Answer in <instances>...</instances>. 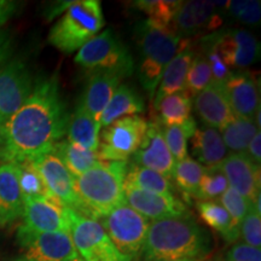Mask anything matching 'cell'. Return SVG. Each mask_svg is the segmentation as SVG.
I'll use <instances>...</instances> for the list:
<instances>
[{
	"label": "cell",
	"instance_id": "cell-1",
	"mask_svg": "<svg viewBox=\"0 0 261 261\" xmlns=\"http://www.w3.org/2000/svg\"><path fill=\"white\" fill-rule=\"evenodd\" d=\"M69 120L58 75L39 80L23 106L4 125L3 161H32L52 151L67 133Z\"/></svg>",
	"mask_w": 261,
	"mask_h": 261
},
{
	"label": "cell",
	"instance_id": "cell-2",
	"mask_svg": "<svg viewBox=\"0 0 261 261\" xmlns=\"http://www.w3.org/2000/svg\"><path fill=\"white\" fill-rule=\"evenodd\" d=\"M211 250L208 231L188 213L151 221L142 254L145 261L203 260Z\"/></svg>",
	"mask_w": 261,
	"mask_h": 261
},
{
	"label": "cell",
	"instance_id": "cell-3",
	"mask_svg": "<svg viewBox=\"0 0 261 261\" xmlns=\"http://www.w3.org/2000/svg\"><path fill=\"white\" fill-rule=\"evenodd\" d=\"M126 171L127 162L99 161L75 178L79 214L97 220L117 205L126 203L123 190Z\"/></svg>",
	"mask_w": 261,
	"mask_h": 261
},
{
	"label": "cell",
	"instance_id": "cell-4",
	"mask_svg": "<svg viewBox=\"0 0 261 261\" xmlns=\"http://www.w3.org/2000/svg\"><path fill=\"white\" fill-rule=\"evenodd\" d=\"M133 38L140 57L138 79L152 97L158 90L163 70L180 50L185 39L174 32L160 28L148 18L140 19L135 24Z\"/></svg>",
	"mask_w": 261,
	"mask_h": 261
},
{
	"label": "cell",
	"instance_id": "cell-5",
	"mask_svg": "<svg viewBox=\"0 0 261 261\" xmlns=\"http://www.w3.org/2000/svg\"><path fill=\"white\" fill-rule=\"evenodd\" d=\"M106 24L100 2L79 0L74 2L61 18L52 25L48 42L63 54L79 51L91 39L99 34Z\"/></svg>",
	"mask_w": 261,
	"mask_h": 261
},
{
	"label": "cell",
	"instance_id": "cell-6",
	"mask_svg": "<svg viewBox=\"0 0 261 261\" xmlns=\"http://www.w3.org/2000/svg\"><path fill=\"white\" fill-rule=\"evenodd\" d=\"M80 67L92 71L104 70L125 79L133 74L132 55L112 28H108L85 44L74 57Z\"/></svg>",
	"mask_w": 261,
	"mask_h": 261
},
{
	"label": "cell",
	"instance_id": "cell-7",
	"mask_svg": "<svg viewBox=\"0 0 261 261\" xmlns=\"http://www.w3.org/2000/svg\"><path fill=\"white\" fill-rule=\"evenodd\" d=\"M115 247L126 256L135 259L142 254L150 221L122 203L97 219Z\"/></svg>",
	"mask_w": 261,
	"mask_h": 261
},
{
	"label": "cell",
	"instance_id": "cell-8",
	"mask_svg": "<svg viewBox=\"0 0 261 261\" xmlns=\"http://www.w3.org/2000/svg\"><path fill=\"white\" fill-rule=\"evenodd\" d=\"M148 122L138 115L126 116L104 127L97 154L102 161L127 162L144 138Z\"/></svg>",
	"mask_w": 261,
	"mask_h": 261
},
{
	"label": "cell",
	"instance_id": "cell-9",
	"mask_svg": "<svg viewBox=\"0 0 261 261\" xmlns=\"http://www.w3.org/2000/svg\"><path fill=\"white\" fill-rule=\"evenodd\" d=\"M70 237L84 261H132L112 242L102 225L96 219L74 212Z\"/></svg>",
	"mask_w": 261,
	"mask_h": 261
},
{
	"label": "cell",
	"instance_id": "cell-10",
	"mask_svg": "<svg viewBox=\"0 0 261 261\" xmlns=\"http://www.w3.org/2000/svg\"><path fill=\"white\" fill-rule=\"evenodd\" d=\"M17 242L25 261H73L79 255L68 232H37L21 225Z\"/></svg>",
	"mask_w": 261,
	"mask_h": 261
},
{
	"label": "cell",
	"instance_id": "cell-11",
	"mask_svg": "<svg viewBox=\"0 0 261 261\" xmlns=\"http://www.w3.org/2000/svg\"><path fill=\"white\" fill-rule=\"evenodd\" d=\"M217 50L228 69H244L253 64L260 54V44L250 32L226 28L202 38Z\"/></svg>",
	"mask_w": 261,
	"mask_h": 261
},
{
	"label": "cell",
	"instance_id": "cell-12",
	"mask_svg": "<svg viewBox=\"0 0 261 261\" xmlns=\"http://www.w3.org/2000/svg\"><path fill=\"white\" fill-rule=\"evenodd\" d=\"M33 89L32 73L22 60L14 58L0 68V122L3 125L23 106Z\"/></svg>",
	"mask_w": 261,
	"mask_h": 261
},
{
	"label": "cell",
	"instance_id": "cell-13",
	"mask_svg": "<svg viewBox=\"0 0 261 261\" xmlns=\"http://www.w3.org/2000/svg\"><path fill=\"white\" fill-rule=\"evenodd\" d=\"M74 211L55 198L54 196L24 200L23 225L37 232L70 233Z\"/></svg>",
	"mask_w": 261,
	"mask_h": 261
},
{
	"label": "cell",
	"instance_id": "cell-14",
	"mask_svg": "<svg viewBox=\"0 0 261 261\" xmlns=\"http://www.w3.org/2000/svg\"><path fill=\"white\" fill-rule=\"evenodd\" d=\"M50 194L62 203L79 213L80 204L75 192V178L54 151L32 160Z\"/></svg>",
	"mask_w": 261,
	"mask_h": 261
},
{
	"label": "cell",
	"instance_id": "cell-15",
	"mask_svg": "<svg viewBox=\"0 0 261 261\" xmlns=\"http://www.w3.org/2000/svg\"><path fill=\"white\" fill-rule=\"evenodd\" d=\"M132 163L158 172L171 180L175 161L166 145L161 125L156 120L148 122L144 138L133 155Z\"/></svg>",
	"mask_w": 261,
	"mask_h": 261
},
{
	"label": "cell",
	"instance_id": "cell-16",
	"mask_svg": "<svg viewBox=\"0 0 261 261\" xmlns=\"http://www.w3.org/2000/svg\"><path fill=\"white\" fill-rule=\"evenodd\" d=\"M227 179L228 188L252 204L260 197V166L248 158L246 152H231L219 166Z\"/></svg>",
	"mask_w": 261,
	"mask_h": 261
},
{
	"label": "cell",
	"instance_id": "cell-17",
	"mask_svg": "<svg viewBox=\"0 0 261 261\" xmlns=\"http://www.w3.org/2000/svg\"><path fill=\"white\" fill-rule=\"evenodd\" d=\"M223 23L219 9L211 0H192L182 2L173 22L175 34L195 35L200 32L218 29Z\"/></svg>",
	"mask_w": 261,
	"mask_h": 261
},
{
	"label": "cell",
	"instance_id": "cell-18",
	"mask_svg": "<svg viewBox=\"0 0 261 261\" xmlns=\"http://www.w3.org/2000/svg\"><path fill=\"white\" fill-rule=\"evenodd\" d=\"M126 203L149 220L188 214L189 211L174 195H160L123 185Z\"/></svg>",
	"mask_w": 261,
	"mask_h": 261
},
{
	"label": "cell",
	"instance_id": "cell-19",
	"mask_svg": "<svg viewBox=\"0 0 261 261\" xmlns=\"http://www.w3.org/2000/svg\"><path fill=\"white\" fill-rule=\"evenodd\" d=\"M221 87L234 116L254 120V115L260 108L255 80L249 74L232 73Z\"/></svg>",
	"mask_w": 261,
	"mask_h": 261
},
{
	"label": "cell",
	"instance_id": "cell-20",
	"mask_svg": "<svg viewBox=\"0 0 261 261\" xmlns=\"http://www.w3.org/2000/svg\"><path fill=\"white\" fill-rule=\"evenodd\" d=\"M195 112L207 127L220 132L234 119L223 87L210 85L201 91L194 100Z\"/></svg>",
	"mask_w": 261,
	"mask_h": 261
},
{
	"label": "cell",
	"instance_id": "cell-21",
	"mask_svg": "<svg viewBox=\"0 0 261 261\" xmlns=\"http://www.w3.org/2000/svg\"><path fill=\"white\" fill-rule=\"evenodd\" d=\"M121 80L122 77L120 75L104 70L92 71L90 75L79 103L93 116L96 121L99 122L103 110L120 86Z\"/></svg>",
	"mask_w": 261,
	"mask_h": 261
},
{
	"label": "cell",
	"instance_id": "cell-22",
	"mask_svg": "<svg viewBox=\"0 0 261 261\" xmlns=\"http://www.w3.org/2000/svg\"><path fill=\"white\" fill-rule=\"evenodd\" d=\"M24 197L18 184L17 172L12 162L0 165V225L11 224L22 218Z\"/></svg>",
	"mask_w": 261,
	"mask_h": 261
},
{
	"label": "cell",
	"instance_id": "cell-23",
	"mask_svg": "<svg viewBox=\"0 0 261 261\" xmlns=\"http://www.w3.org/2000/svg\"><path fill=\"white\" fill-rule=\"evenodd\" d=\"M194 57L195 50L192 48L190 41L185 39L180 50L163 70L162 77L160 80L158 90H156L154 106H156L162 98L167 97L169 94L184 91L185 79H187V74Z\"/></svg>",
	"mask_w": 261,
	"mask_h": 261
},
{
	"label": "cell",
	"instance_id": "cell-24",
	"mask_svg": "<svg viewBox=\"0 0 261 261\" xmlns=\"http://www.w3.org/2000/svg\"><path fill=\"white\" fill-rule=\"evenodd\" d=\"M227 148L218 129L203 126L195 130L191 137V152L196 161L205 168L219 167L226 159Z\"/></svg>",
	"mask_w": 261,
	"mask_h": 261
},
{
	"label": "cell",
	"instance_id": "cell-25",
	"mask_svg": "<svg viewBox=\"0 0 261 261\" xmlns=\"http://www.w3.org/2000/svg\"><path fill=\"white\" fill-rule=\"evenodd\" d=\"M144 109L145 104L139 93L129 85L121 84L100 115V127L104 128L121 117L137 115L144 112Z\"/></svg>",
	"mask_w": 261,
	"mask_h": 261
},
{
	"label": "cell",
	"instance_id": "cell-26",
	"mask_svg": "<svg viewBox=\"0 0 261 261\" xmlns=\"http://www.w3.org/2000/svg\"><path fill=\"white\" fill-rule=\"evenodd\" d=\"M100 128V123L96 121L93 116L79 103L74 114L70 116L67 140L87 150L97 151L99 145Z\"/></svg>",
	"mask_w": 261,
	"mask_h": 261
},
{
	"label": "cell",
	"instance_id": "cell-27",
	"mask_svg": "<svg viewBox=\"0 0 261 261\" xmlns=\"http://www.w3.org/2000/svg\"><path fill=\"white\" fill-rule=\"evenodd\" d=\"M197 211L201 219L211 228L220 233L227 243H234L240 238V227L233 223L227 211L217 201H200Z\"/></svg>",
	"mask_w": 261,
	"mask_h": 261
},
{
	"label": "cell",
	"instance_id": "cell-28",
	"mask_svg": "<svg viewBox=\"0 0 261 261\" xmlns=\"http://www.w3.org/2000/svg\"><path fill=\"white\" fill-rule=\"evenodd\" d=\"M155 109L159 113L156 121L160 125L165 127L182 125L192 117V99L185 91H181L162 98L155 106Z\"/></svg>",
	"mask_w": 261,
	"mask_h": 261
},
{
	"label": "cell",
	"instance_id": "cell-29",
	"mask_svg": "<svg viewBox=\"0 0 261 261\" xmlns=\"http://www.w3.org/2000/svg\"><path fill=\"white\" fill-rule=\"evenodd\" d=\"M52 151L62 160L65 167L74 175V178L80 177L100 161L97 151L85 149L69 140H62L55 146Z\"/></svg>",
	"mask_w": 261,
	"mask_h": 261
},
{
	"label": "cell",
	"instance_id": "cell-30",
	"mask_svg": "<svg viewBox=\"0 0 261 261\" xmlns=\"http://www.w3.org/2000/svg\"><path fill=\"white\" fill-rule=\"evenodd\" d=\"M123 185L160 195H173V185L169 179L151 169L130 163L127 166Z\"/></svg>",
	"mask_w": 261,
	"mask_h": 261
},
{
	"label": "cell",
	"instance_id": "cell-31",
	"mask_svg": "<svg viewBox=\"0 0 261 261\" xmlns=\"http://www.w3.org/2000/svg\"><path fill=\"white\" fill-rule=\"evenodd\" d=\"M260 128L252 119L234 116L228 125L220 130L224 144L232 152H246L253 137L259 132Z\"/></svg>",
	"mask_w": 261,
	"mask_h": 261
},
{
	"label": "cell",
	"instance_id": "cell-32",
	"mask_svg": "<svg viewBox=\"0 0 261 261\" xmlns=\"http://www.w3.org/2000/svg\"><path fill=\"white\" fill-rule=\"evenodd\" d=\"M205 167L191 158L175 162L172 178L185 197H195Z\"/></svg>",
	"mask_w": 261,
	"mask_h": 261
},
{
	"label": "cell",
	"instance_id": "cell-33",
	"mask_svg": "<svg viewBox=\"0 0 261 261\" xmlns=\"http://www.w3.org/2000/svg\"><path fill=\"white\" fill-rule=\"evenodd\" d=\"M181 3L174 0H139L135 3V6L148 15V19L160 28L174 32L173 22Z\"/></svg>",
	"mask_w": 261,
	"mask_h": 261
},
{
	"label": "cell",
	"instance_id": "cell-34",
	"mask_svg": "<svg viewBox=\"0 0 261 261\" xmlns=\"http://www.w3.org/2000/svg\"><path fill=\"white\" fill-rule=\"evenodd\" d=\"M17 172L18 184L21 188L22 194H23L24 200H31V198H41L50 197L52 196L50 191L47 190L46 185L42 180L41 175L39 174L38 169L35 168L34 163L31 160L21 162H12Z\"/></svg>",
	"mask_w": 261,
	"mask_h": 261
},
{
	"label": "cell",
	"instance_id": "cell-35",
	"mask_svg": "<svg viewBox=\"0 0 261 261\" xmlns=\"http://www.w3.org/2000/svg\"><path fill=\"white\" fill-rule=\"evenodd\" d=\"M196 129H197V125L194 117L189 119L182 125L167 126L162 129L166 145L175 162L188 158V140L191 139Z\"/></svg>",
	"mask_w": 261,
	"mask_h": 261
},
{
	"label": "cell",
	"instance_id": "cell-36",
	"mask_svg": "<svg viewBox=\"0 0 261 261\" xmlns=\"http://www.w3.org/2000/svg\"><path fill=\"white\" fill-rule=\"evenodd\" d=\"M211 84L212 73L210 64L202 54L195 55L185 79L184 91L190 97H195Z\"/></svg>",
	"mask_w": 261,
	"mask_h": 261
},
{
	"label": "cell",
	"instance_id": "cell-37",
	"mask_svg": "<svg viewBox=\"0 0 261 261\" xmlns=\"http://www.w3.org/2000/svg\"><path fill=\"white\" fill-rule=\"evenodd\" d=\"M228 189V182L219 167L205 168L195 197L200 201H215Z\"/></svg>",
	"mask_w": 261,
	"mask_h": 261
},
{
	"label": "cell",
	"instance_id": "cell-38",
	"mask_svg": "<svg viewBox=\"0 0 261 261\" xmlns=\"http://www.w3.org/2000/svg\"><path fill=\"white\" fill-rule=\"evenodd\" d=\"M219 203L223 205L227 213L230 214L231 219L233 223L240 227L241 223L244 219V217L253 210L252 202H249L246 198L242 197L232 189L228 188L226 191L219 197Z\"/></svg>",
	"mask_w": 261,
	"mask_h": 261
},
{
	"label": "cell",
	"instance_id": "cell-39",
	"mask_svg": "<svg viewBox=\"0 0 261 261\" xmlns=\"http://www.w3.org/2000/svg\"><path fill=\"white\" fill-rule=\"evenodd\" d=\"M230 15L244 24L255 25L261 18V3L255 0H234L228 2L227 8Z\"/></svg>",
	"mask_w": 261,
	"mask_h": 261
},
{
	"label": "cell",
	"instance_id": "cell-40",
	"mask_svg": "<svg viewBox=\"0 0 261 261\" xmlns=\"http://www.w3.org/2000/svg\"><path fill=\"white\" fill-rule=\"evenodd\" d=\"M201 46L203 50V56L210 64L211 73H212V85H217V86H223L225 81L231 76V70L228 69L227 65L224 63L221 60L217 50L212 46L210 42L204 41L203 39L201 40Z\"/></svg>",
	"mask_w": 261,
	"mask_h": 261
},
{
	"label": "cell",
	"instance_id": "cell-41",
	"mask_svg": "<svg viewBox=\"0 0 261 261\" xmlns=\"http://www.w3.org/2000/svg\"><path fill=\"white\" fill-rule=\"evenodd\" d=\"M240 237L243 242L254 248L261 246V218L255 211L252 210L248 213L240 225Z\"/></svg>",
	"mask_w": 261,
	"mask_h": 261
},
{
	"label": "cell",
	"instance_id": "cell-42",
	"mask_svg": "<svg viewBox=\"0 0 261 261\" xmlns=\"http://www.w3.org/2000/svg\"><path fill=\"white\" fill-rule=\"evenodd\" d=\"M225 261H261V250L244 242L236 243L226 252Z\"/></svg>",
	"mask_w": 261,
	"mask_h": 261
},
{
	"label": "cell",
	"instance_id": "cell-43",
	"mask_svg": "<svg viewBox=\"0 0 261 261\" xmlns=\"http://www.w3.org/2000/svg\"><path fill=\"white\" fill-rule=\"evenodd\" d=\"M22 4L14 0H0V27L15 17L21 10Z\"/></svg>",
	"mask_w": 261,
	"mask_h": 261
},
{
	"label": "cell",
	"instance_id": "cell-44",
	"mask_svg": "<svg viewBox=\"0 0 261 261\" xmlns=\"http://www.w3.org/2000/svg\"><path fill=\"white\" fill-rule=\"evenodd\" d=\"M12 37L8 31L0 28V68L10 61L12 55Z\"/></svg>",
	"mask_w": 261,
	"mask_h": 261
},
{
	"label": "cell",
	"instance_id": "cell-45",
	"mask_svg": "<svg viewBox=\"0 0 261 261\" xmlns=\"http://www.w3.org/2000/svg\"><path fill=\"white\" fill-rule=\"evenodd\" d=\"M74 2L75 0H62V2L52 3L50 6H47L46 11H45V17L47 18V21H52L57 16L63 15L74 4Z\"/></svg>",
	"mask_w": 261,
	"mask_h": 261
},
{
	"label": "cell",
	"instance_id": "cell-46",
	"mask_svg": "<svg viewBox=\"0 0 261 261\" xmlns=\"http://www.w3.org/2000/svg\"><path fill=\"white\" fill-rule=\"evenodd\" d=\"M246 154L248 158H249L254 163H255V165L260 166V163H261V133H260V130L253 137V139L250 140Z\"/></svg>",
	"mask_w": 261,
	"mask_h": 261
},
{
	"label": "cell",
	"instance_id": "cell-47",
	"mask_svg": "<svg viewBox=\"0 0 261 261\" xmlns=\"http://www.w3.org/2000/svg\"><path fill=\"white\" fill-rule=\"evenodd\" d=\"M5 146V128L4 125L0 122V160L3 161V151H4Z\"/></svg>",
	"mask_w": 261,
	"mask_h": 261
},
{
	"label": "cell",
	"instance_id": "cell-48",
	"mask_svg": "<svg viewBox=\"0 0 261 261\" xmlns=\"http://www.w3.org/2000/svg\"><path fill=\"white\" fill-rule=\"evenodd\" d=\"M73 261H84V260H83V259H81V257H80L79 255H77L76 257H75V259H74Z\"/></svg>",
	"mask_w": 261,
	"mask_h": 261
},
{
	"label": "cell",
	"instance_id": "cell-49",
	"mask_svg": "<svg viewBox=\"0 0 261 261\" xmlns=\"http://www.w3.org/2000/svg\"><path fill=\"white\" fill-rule=\"evenodd\" d=\"M167 261H200V260H167Z\"/></svg>",
	"mask_w": 261,
	"mask_h": 261
},
{
	"label": "cell",
	"instance_id": "cell-50",
	"mask_svg": "<svg viewBox=\"0 0 261 261\" xmlns=\"http://www.w3.org/2000/svg\"><path fill=\"white\" fill-rule=\"evenodd\" d=\"M200 261H203V260H200ZM208 261V260H207ZM210 261H220V260H210Z\"/></svg>",
	"mask_w": 261,
	"mask_h": 261
},
{
	"label": "cell",
	"instance_id": "cell-51",
	"mask_svg": "<svg viewBox=\"0 0 261 261\" xmlns=\"http://www.w3.org/2000/svg\"><path fill=\"white\" fill-rule=\"evenodd\" d=\"M18 261H25V260H23V259H21V260H18Z\"/></svg>",
	"mask_w": 261,
	"mask_h": 261
}]
</instances>
